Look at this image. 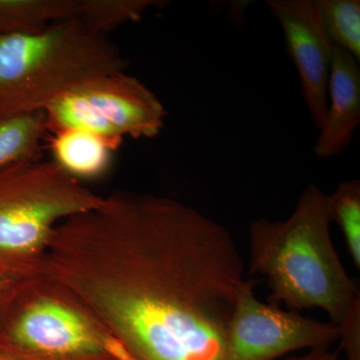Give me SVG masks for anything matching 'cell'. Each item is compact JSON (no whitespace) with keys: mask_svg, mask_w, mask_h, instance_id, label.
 Masks as SVG:
<instances>
[{"mask_svg":"<svg viewBox=\"0 0 360 360\" xmlns=\"http://www.w3.org/2000/svg\"><path fill=\"white\" fill-rule=\"evenodd\" d=\"M245 269L231 232L195 208L115 191L54 229L41 276L132 360H224Z\"/></svg>","mask_w":360,"mask_h":360,"instance_id":"1","label":"cell"},{"mask_svg":"<svg viewBox=\"0 0 360 360\" xmlns=\"http://www.w3.org/2000/svg\"><path fill=\"white\" fill-rule=\"evenodd\" d=\"M330 222L328 194L309 184L288 219L251 222L248 272L266 281L272 304L297 312L317 307L338 326L360 297L333 245Z\"/></svg>","mask_w":360,"mask_h":360,"instance_id":"2","label":"cell"},{"mask_svg":"<svg viewBox=\"0 0 360 360\" xmlns=\"http://www.w3.org/2000/svg\"><path fill=\"white\" fill-rule=\"evenodd\" d=\"M127 65L108 35L78 18L34 34L0 35V117L44 111L58 96Z\"/></svg>","mask_w":360,"mask_h":360,"instance_id":"3","label":"cell"},{"mask_svg":"<svg viewBox=\"0 0 360 360\" xmlns=\"http://www.w3.org/2000/svg\"><path fill=\"white\" fill-rule=\"evenodd\" d=\"M103 198L53 160L0 168V276L15 283L41 276L54 229Z\"/></svg>","mask_w":360,"mask_h":360,"instance_id":"4","label":"cell"},{"mask_svg":"<svg viewBox=\"0 0 360 360\" xmlns=\"http://www.w3.org/2000/svg\"><path fill=\"white\" fill-rule=\"evenodd\" d=\"M6 360H132L65 290L44 276L22 281L0 304Z\"/></svg>","mask_w":360,"mask_h":360,"instance_id":"5","label":"cell"},{"mask_svg":"<svg viewBox=\"0 0 360 360\" xmlns=\"http://www.w3.org/2000/svg\"><path fill=\"white\" fill-rule=\"evenodd\" d=\"M340 340L333 322L260 302L245 279L236 295L225 336L224 360H276L300 349L328 348Z\"/></svg>","mask_w":360,"mask_h":360,"instance_id":"6","label":"cell"},{"mask_svg":"<svg viewBox=\"0 0 360 360\" xmlns=\"http://www.w3.org/2000/svg\"><path fill=\"white\" fill-rule=\"evenodd\" d=\"M266 6L281 25L307 110L319 129L328 110L333 42L319 7L315 0H267Z\"/></svg>","mask_w":360,"mask_h":360,"instance_id":"7","label":"cell"},{"mask_svg":"<svg viewBox=\"0 0 360 360\" xmlns=\"http://www.w3.org/2000/svg\"><path fill=\"white\" fill-rule=\"evenodd\" d=\"M75 89L123 137L153 139L165 127L167 110L160 98L125 71L94 78Z\"/></svg>","mask_w":360,"mask_h":360,"instance_id":"8","label":"cell"},{"mask_svg":"<svg viewBox=\"0 0 360 360\" xmlns=\"http://www.w3.org/2000/svg\"><path fill=\"white\" fill-rule=\"evenodd\" d=\"M360 123L359 61L333 44L328 87V110L314 146L317 158L341 155Z\"/></svg>","mask_w":360,"mask_h":360,"instance_id":"9","label":"cell"},{"mask_svg":"<svg viewBox=\"0 0 360 360\" xmlns=\"http://www.w3.org/2000/svg\"><path fill=\"white\" fill-rule=\"evenodd\" d=\"M51 148L54 162L77 179L105 174L116 150L103 137L75 129L53 132Z\"/></svg>","mask_w":360,"mask_h":360,"instance_id":"10","label":"cell"},{"mask_svg":"<svg viewBox=\"0 0 360 360\" xmlns=\"http://www.w3.org/2000/svg\"><path fill=\"white\" fill-rule=\"evenodd\" d=\"M79 0H0V35L34 34L77 18Z\"/></svg>","mask_w":360,"mask_h":360,"instance_id":"11","label":"cell"},{"mask_svg":"<svg viewBox=\"0 0 360 360\" xmlns=\"http://www.w3.org/2000/svg\"><path fill=\"white\" fill-rule=\"evenodd\" d=\"M47 131L75 129L98 135L115 149L123 136L84 98L77 89L70 90L52 101L44 110Z\"/></svg>","mask_w":360,"mask_h":360,"instance_id":"12","label":"cell"},{"mask_svg":"<svg viewBox=\"0 0 360 360\" xmlns=\"http://www.w3.org/2000/svg\"><path fill=\"white\" fill-rule=\"evenodd\" d=\"M44 111L0 117V168L40 160L41 141L46 134Z\"/></svg>","mask_w":360,"mask_h":360,"instance_id":"13","label":"cell"},{"mask_svg":"<svg viewBox=\"0 0 360 360\" xmlns=\"http://www.w3.org/2000/svg\"><path fill=\"white\" fill-rule=\"evenodd\" d=\"M163 4L156 0H79L77 18L91 32L108 35L120 26L137 22L148 9Z\"/></svg>","mask_w":360,"mask_h":360,"instance_id":"14","label":"cell"},{"mask_svg":"<svg viewBox=\"0 0 360 360\" xmlns=\"http://www.w3.org/2000/svg\"><path fill=\"white\" fill-rule=\"evenodd\" d=\"M315 4L331 42L360 61L359 0H315Z\"/></svg>","mask_w":360,"mask_h":360,"instance_id":"15","label":"cell"},{"mask_svg":"<svg viewBox=\"0 0 360 360\" xmlns=\"http://www.w3.org/2000/svg\"><path fill=\"white\" fill-rule=\"evenodd\" d=\"M328 214L342 231L352 262L360 269V180L341 182L328 195Z\"/></svg>","mask_w":360,"mask_h":360,"instance_id":"16","label":"cell"},{"mask_svg":"<svg viewBox=\"0 0 360 360\" xmlns=\"http://www.w3.org/2000/svg\"><path fill=\"white\" fill-rule=\"evenodd\" d=\"M340 348L347 360H360V298L338 326Z\"/></svg>","mask_w":360,"mask_h":360,"instance_id":"17","label":"cell"},{"mask_svg":"<svg viewBox=\"0 0 360 360\" xmlns=\"http://www.w3.org/2000/svg\"><path fill=\"white\" fill-rule=\"evenodd\" d=\"M285 360H340L338 352H331L328 348H316L309 350L307 354L292 356Z\"/></svg>","mask_w":360,"mask_h":360,"instance_id":"18","label":"cell"},{"mask_svg":"<svg viewBox=\"0 0 360 360\" xmlns=\"http://www.w3.org/2000/svg\"><path fill=\"white\" fill-rule=\"evenodd\" d=\"M18 283H15V281H9V279L0 276V303L8 298Z\"/></svg>","mask_w":360,"mask_h":360,"instance_id":"19","label":"cell"},{"mask_svg":"<svg viewBox=\"0 0 360 360\" xmlns=\"http://www.w3.org/2000/svg\"><path fill=\"white\" fill-rule=\"evenodd\" d=\"M0 360H6V359H2V357H1V356H0Z\"/></svg>","mask_w":360,"mask_h":360,"instance_id":"20","label":"cell"},{"mask_svg":"<svg viewBox=\"0 0 360 360\" xmlns=\"http://www.w3.org/2000/svg\"><path fill=\"white\" fill-rule=\"evenodd\" d=\"M0 304H1V303H0Z\"/></svg>","mask_w":360,"mask_h":360,"instance_id":"21","label":"cell"}]
</instances>
